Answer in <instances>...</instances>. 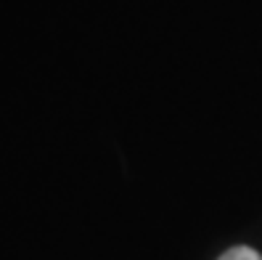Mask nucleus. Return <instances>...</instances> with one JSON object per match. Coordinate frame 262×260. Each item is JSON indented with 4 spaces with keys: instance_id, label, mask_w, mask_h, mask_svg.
<instances>
[{
    "instance_id": "obj_1",
    "label": "nucleus",
    "mask_w": 262,
    "mask_h": 260,
    "mask_svg": "<svg viewBox=\"0 0 262 260\" xmlns=\"http://www.w3.org/2000/svg\"><path fill=\"white\" fill-rule=\"evenodd\" d=\"M220 260H262V255L252 247H233V250H228Z\"/></svg>"
}]
</instances>
